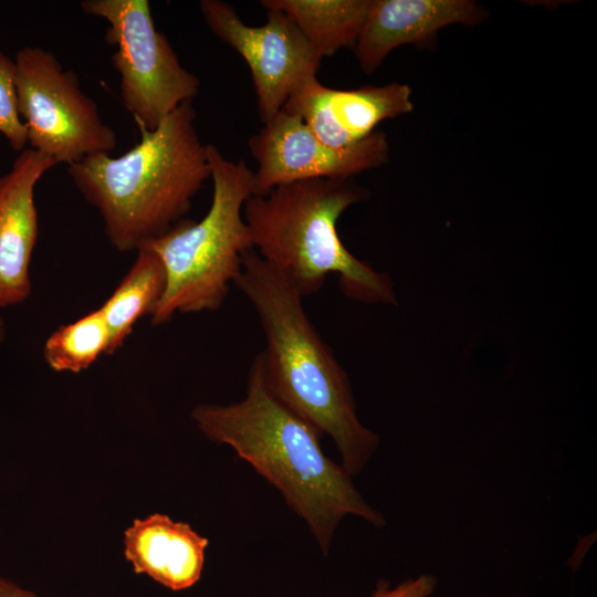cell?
<instances>
[{
	"label": "cell",
	"mask_w": 597,
	"mask_h": 597,
	"mask_svg": "<svg viewBox=\"0 0 597 597\" xmlns=\"http://www.w3.org/2000/svg\"><path fill=\"white\" fill-rule=\"evenodd\" d=\"M191 418L205 437L232 448L279 490L325 555L347 515L385 526L384 515L364 499L353 476L324 453L322 436L270 392L259 354L242 400L197 405Z\"/></svg>",
	"instance_id": "1"
},
{
	"label": "cell",
	"mask_w": 597,
	"mask_h": 597,
	"mask_svg": "<svg viewBox=\"0 0 597 597\" xmlns=\"http://www.w3.org/2000/svg\"><path fill=\"white\" fill-rule=\"evenodd\" d=\"M233 285L251 302L264 331L266 347L259 356L268 389L334 441L349 475L359 474L380 438L358 419L348 376L306 315L303 296L253 249Z\"/></svg>",
	"instance_id": "2"
},
{
	"label": "cell",
	"mask_w": 597,
	"mask_h": 597,
	"mask_svg": "<svg viewBox=\"0 0 597 597\" xmlns=\"http://www.w3.org/2000/svg\"><path fill=\"white\" fill-rule=\"evenodd\" d=\"M139 132V143L119 157L96 153L67 166L119 252L139 250L182 220L211 177L191 102L179 105L156 129Z\"/></svg>",
	"instance_id": "3"
},
{
	"label": "cell",
	"mask_w": 597,
	"mask_h": 597,
	"mask_svg": "<svg viewBox=\"0 0 597 597\" xmlns=\"http://www.w3.org/2000/svg\"><path fill=\"white\" fill-rule=\"evenodd\" d=\"M364 197L365 190L352 178L296 180L252 195L243 206V219L258 254L303 297L337 273L346 297L396 305L390 277L354 256L337 232L341 214Z\"/></svg>",
	"instance_id": "4"
},
{
	"label": "cell",
	"mask_w": 597,
	"mask_h": 597,
	"mask_svg": "<svg viewBox=\"0 0 597 597\" xmlns=\"http://www.w3.org/2000/svg\"><path fill=\"white\" fill-rule=\"evenodd\" d=\"M207 156L213 185L211 206L199 221L180 220L147 243L161 260L166 287L150 313L151 325L178 313L218 310L252 250L243 206L253 195V171L243 160L227 159L212 144Z\"/></svg>",
	"instance_id": "5"
},
{
	"label": "cell",
	"mask_w": 597,
	"mask_h": 597,
	"mask_svg": "<svg viewBox=\"0 0 597 597\" xmlns=\"http://www.w3.org/2000/svg\"><path fill=\"white\" fill-rule=\"evenodd\" d=\"M80 7L107 22L105 41L117 46L111 61L119 74V95L139 129H156L198 95L199 78L181 65L156 29L148 0H85Z\"/></svg>",
	"instance_id": "6"
},
{
	"label": "cell",
	"mask_w": 597,
	"mask_h": 597,
	"mask_svg": "<svg viewBox=\"0 0 597 597\" xmlns=\"http://www.w3.org/2000/svg\"><path fill=\"white\" fill-rule=\"evenodd\" d=\"M13 60L18 108L29 148L67 166L115 149L114 129L81 90L76 74L64 70L51 51L23 46Z\"/></svg>",
	"instance_id": "7"
},
{
	"label": "cell",
	"mask_w": 597,
	"mask_h": 597,
	"mask_svg": "<svg viewBox=\"0 0 597 597\" xmlns=\"http://www.w3.org/2000/svg\"><path fill=\"white\" fill-rule=\"evenodd\" d=\"M199 8L210 31L249 65L263 124L303 83L317 77L322 59L282 11L266 10V22L250 27L224 1L201 0Z\"/></svg>",
	"instance_id": "8"
},
{
	"label": "cell",
	"mask_w": 597,
	"mask_h": 597,
	"mask_svg": "<svg viewBox=\"0 0 597 597\" xmlns=\"http://www.w3.org/2000/svg\"><path fill=\"white\" fill-rule=\"evenodd\" d=\"M258 163L253 195L262 196L276 186L304 179H349L388 160L387 136L375 130L362 142L334 148L324 144L301 117L279 111L249 138Z\"/></svg>",
	"instance_id": "9"
},
{
	"label": "cell",
	"mask_w": 597,
	"mask_h": 597,
	"mask_svg": "<svg viewBox=\"0 0 597 597\" xmlns=\"http://www.w3.org/2000/svg\"><path fill=\"white\" fill-rule=\"evenodd\" d=\"M412 107L407 84L336 90L313 77L290 95L282 109L301 117L324 144L344 148L371 135L383 121L407 114Z\"/></svg>",
	"instance_id": "10"
},
{
	"label": "cell",
	"mask_w": 597,
	"mask_h": 597,
	"mask_svg": "<svg viewBox=\"0 0 597 597\" xmlns=\"http://www.w3.org/2000/svg\"><path fill=\"white\" fill-rule=\"evenodd\" d=\"M57 163L25 148L0 177V308L31 293L30 263L39 232L34 190Z\"/></svg>",
	"instance_id": "11"
},
{
	"label": "cell",
	"mask_w": 597,
	"mask_h": 597,
	"mask_svg": "<svg viewBox=\"0 0 597 597\" xmlns=\"http://www.w3.org/2000/svg\"><path fill=\"white\" fill-rule=\"evenodd\" d=\"M485 15L469 0H373L354 45L360 69L374 73L386 56L404 44L426 46L447 25L474 24Z\"/></svg>",
	"instance_id": "12"
},
{
	"label": "cell",
	"mask_w": 597,
	"mask_h": 597,
	"mask_svg": "<svg viewBox=\"0 0 597 597\" xmlns=\"http://www.w3.org/2000/svg\"><path fill=\"white\" fill-rule=\"evenodd\" d=\"M208 543L188 523L154 513L125 531L124 554L136 574L177 591L200 579Z\"/></svg>",
	"instance_id": "13"
},
{
	"label": "cell",
	"mask_w": 597,
	"mask_h": 597,
	"mask_svg": "<svg viewBox=\"0 0 597 597\" xmlns=\"http://www.w3.org/2000/svg\"><path fill=\"white\" fill-rule=\"evenodd\" d=\"M373 0H264L266 10L285 13L321 59L355 45Z\"/></svg>",
	"instance_id": "14"
},
{
	"label": "cell",
	"mask_w": 597,
	"mask_h": 597,
	"mask_svg": "<svg viewBox=\"0 0 597 597\" xmlns=\"http://www.w3.org/2000/svg\"><path fill=\"white\" fill-rule=\"evenodd\" d=\"M136 252L129 271L98 307L109 331L108 355L124 344L139 318L150 315L166 287V272L159 256L146 247Z\"/></svg>",
	"instance_id": "15"
},
{
	"label": "cell",
	"mask_w": 597,
	"mask_h": 597,
	"mask_svg": "<svg viewBox=\"0 0 597 597\" xmlns=\"http://www.w3.org/2000/svg\"><path fill=\"white\" fill-rule=\"evenodd\" d=\"M111 336L100 308L60 326L45 341L43 358L55 371L80 373L109 353Z\"/></svg>",
	"instance_id": "16"
},
{
	"label": "cell",
	"mask_w": 597,
	"mask_h": 597,
	"mask_svg": "<svg viewBox=\"0 0 597 597\" xmlns=\"http://www.w3.org/2000/svg\"><path fill=\"white\" fill-rule=\"evenodd\" d=\"M14 75V60L0 50V133L11 148L22 151L28 133L19 114Z\"/></svg>",
	"instance_id": "17"
},
{
	"label": "cell",
	"mask_w": 597,
	"mask_h": 597,
	"mask_svg": "<svg viewBox=\"0 0 597 597\" xmlns=\"http://www.w3.org/2000/svg\"><path fill=\"white\" fill-rule=\"evenodd\" d=\"M437 586V578L429 574L408 578L395 587L387 580H379L370 597H430Z\"/></svg>",
	"instance_id": "18"
},
{
	"label": "cell",
	"mask_w": 597,
	"mask_h": 597,
	"mask_svg": "<svg viewBox=\"0 0 597 597\" xmlns=\"http://www.w3.org/2000/svg\"><path fill=\"white\" fill-rule=\"evenodd\" d=\"M0 597H40L31 590L22 588L12 580L0 577Z\"/></svg>",
	"instance_id": "19"
},
{
	"label": "cell",
	"mask_w": 597,
	"mask_h": 597,
	"mask_svg": "<svg viewBox=\"0 0 597 597\" xmlns=\"http://www.w3.org/2000/svg\"><path fill=\"white\" fill-rule=\"evenodd\" d=\"M4 339H6V327H4V322L0 317V347L4 343Z\"/></svg>",
	"instance_id": "20"
}]
</instances>
